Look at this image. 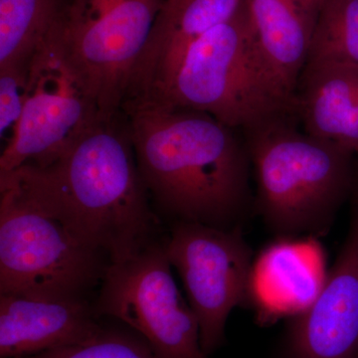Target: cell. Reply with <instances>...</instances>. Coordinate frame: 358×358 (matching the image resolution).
Listing matches in <instances>:
<instances>
[{"instance_id":"obj_1","label":"cell","mask_w":358,"mask_h":358,"mask_svg":"<svg viewBox=\"0 0 358 358\" xmlns=\"http://www.w3.org/2000/svg\"><path fill=\"white\" fill-rule=\"evenodd\" d=\"M148 194L176 222L243 225L248 150L210 115L162 103L122 107Z\"/></svg>"},{"instance_id":"obj_2","label":"cell","mask_w":358,"mask_h":358,"mask_svg":"<svg viewBox=\"0 0 358 358\" xmlns=\"http://www.w3.org/2000/svg\"><path fill=\"white\" fill-rule=\"evenodd\" d=\"M102 122L45 169L8 171L35 201L110 263L147 247L155 216L129 126Z\"/></svg>"},{"instance_id":"obj_3","label":"cell","mask_w":358,"mask_h":358,"mask_svg":"<svg viewBox=\"0 0 358 358\" xmlns=\"http://www.w3.org/2000/svg\"><path fill=\"white\" fill-rule=\"evenodd\" d=\"M150 102L199 110L251 131L281 121L296 96L264 58L245 7L193 42L166 83L140 103Z\"/></svg>"},{"instance_id":"obj_4","label":"cell","mask_w":358,"mask_h":358,"mask_svg":"<svg viewBox=\"0 0 358 358\" xmlns=\"http://www.w3.org/2000/svg\"><path fill=\"white\" fill-rule=\"evenodd\" d=\"M256 209L279 239L324 236L355 182V154L281 121L249 131Z\"/></svg>"},{"instance_id":"obj_5","label":"cell","mask_w":358,"mask_h":358,"mask_svg":"<svg viewBox=\"0 0 358 358\" xmlns=\"http://www.w3.org/2000/svg\"><path fill=\"white\" fill-rule=\"evenodd\" d=\"M109 261L0 171V294L86 298Z\"/></svg>"},{"instance_id":"obj_6","label":"cell","mask_w":358,"mask_h":358,"mask_svg":"<svg viewBox=\"0 0 358 358\" xmlns=\"http://www.w3.org/2000/svg\"><path fill=\"white\" fill-rule=\"evenodd\" d=\"M102 122L96 90L58 20L30 59L24 110L0 171L50 166Z\"/></svg>"},{"instance_id":"obj_7","label":"cell","mask_w":358,"mask_h":358,"mask_svg":"<svg viewBox=\"0 0 358 358\" xmlns=\"http://www.w3.org/2000/svg\"><path fill=\"white\" fill-rule=\"evenodd\" d=\"M171 268L164 243L155 242L110 263L94 308L99 317L120 320L140 334L160 358H207L199 320Z\"/></svg>"},{"instance_id":"obj_8","label":"cell","mask_w":358,"mask_h":358,"mask_svg":"<svg viewBox=\"0 0 358 358\" xmlns=\"http://www.w3.org/2000/svg\"><path fill=\"white\" fill-rule=\"evenodd\" d=\"M164 246L199 320L200 345L208 357L225 343L231 313L252 299L253 251L243 225L174 222Z\"/></svg>"},{"instance_id":"obj_9","label":"cell","mask_w":358,"mask_h":358,"mask_svg":"<svg viewBox=\"0 0 358 358\" xmlns=\"http://www.w3.org/2000/svg\"><path fill=\"white\" fill-rule=\"evenodd\" d=\"M164 0H62L60 23L68 46L98 95L103 121L122 110L134 67Z\"/></svg>"},{"instance_id":"obj_10","label":"cell","mask_w":358,"mask_h":358,"mask_svg":"<svg viewBox=\"0 0 358 358\" xmlns=\"http://www.w3.org/2000/svg\"><path fill=\"white\" fill-rule=\"evenodd\" d=\"M287 358H358V195L333 268L305 310L294 315Z\"/></svg>"},{"instance_id":"obj_11","label":"cell","mask_w":358,"mask_h":358,"mask_svg":"<svg viewBox=\"0 0 358 358\" xmlns=\"http://www.w3.org/2000/svg\"><path fill=\"white\" fill-rule=\"evenodd\" d=\"M105 324L86 298L0 294V358H22L79 345Z\"/></svg>"},{"instance_id":"obj_12","label":"cell","mask_w":358,"mask_h":358,"mask_svg":"<svg viewBox=\"0 0 358 358\" xmlns=\"http://www.w3.org/2000/svg\"><path fill=\"white\" fill-rule=\"evenodd\" d=\"M245 7V0H164L122 106L152 98L193 42Z\"/></svg>"},{"instance_id":"obj_13","label":"cell","mask_w":358,"mask_h":358,"mask_svg":"<svg viewBox=\"0 0 358 358\" xmlns=\"http://www.w3.org/2000/svg\"><path fill=\"white\" fill-rule=\"evenodd\" d=\"M296 99L308 134L358 155V68H306Z\"/></svg>"},{"instance_id":"obj_14","label":"cell","mask_w":358,"mask_h":358,"mask_svg":"<svg viewBox=\"0 0 358 358\" xmlns=\"http://www.w3.org/2000/svg\"><path fill=\"white\" fill-rule=\"evenodd\" d=\"M264 58L289 93L307 64L315 17L306 0H245Z\"/></svg>"},{"instance_id":"obj_15","label":"cell","mask_w":358,"mask_h":358,"mask_svg":"<svg viewBox=\"0 0 358 358\" xmlns=\"http://www.w3.org/2000/svg\"><path fill=\"white\" fill-rule=\"evenodd\" d=\"M61 8L62 0H0V67L29 62Z\"/></svg>"},{"instance_id":"obj_16","label":"cell","mask_w":358,"mask_h":358,"mask_svg":"<svg viewBox=\"0 0 358 358\" xmlns=\"http://www.w3.org/2000/svg\"><path fill=\"white\" fill-rule=\"evenodd\" d=\"M358 68V0H322L306 68Z\"/></svg>"},{"instance_id":"obj_17","label":"cell","mask_w":358,"mask_h":358,"mask_svg":"<svg viewBox=\"0 0 358 358\" xmlns=\"http://www.w3.org/2000/svg\"><path fill=\"white\" fill-rule=\"evenodd\" d=\"M22 358H160L140 334L126 327L105 326L79 343Z\"/></svg>"},{"instance_id":"obj_18","label":"cell","mask_w":358,"mask_h":358,"mask_svg":"<svg viewBox=\"0 0 358 358\" xmlns=\"http://www.w3.org/2000/svg\"><path fill=\"white\" fill-rule=\"evenodd\" d=\"M28 67L24 64L0 67V140L1 152L15 138L24 110Z\"/></svg>"},{"instance_id":"obj_19","label":"cell","mask_w":358,"mask_h":358,"mask_svg":"<svg viewBox=\"0 0 358 358\" xmlns=\"http://www.w3.org/2000/svg\"><path fill=\"white\" fill-rule=\"evenodd\" d=\"M306 1L308 2V4H310V6H312V4L313 2H315V0H306Z\"/></svg>"}]
</instances>
